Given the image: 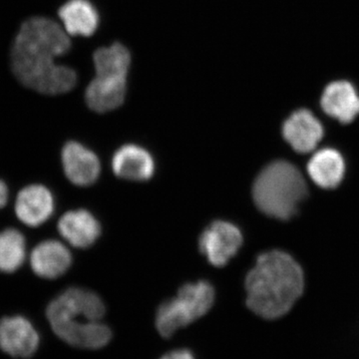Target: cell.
<instances>
[{"label":"cell","instance_id":"cell-1","mask_svg":"<svg viewBox=\"0 0 359 359\" xmlns=\"http://www.w3.org/2000/svg\"><path fill=\"white\" fill-rule=\"evenodd\" d=\"M69 35L46 18H33L21 25L11 48L14 75L27 88L58 95L74 88L75 71L58 65L55 59L70 50Z\"/></svg>","mask_w":359,"mask_h":359},{"label":"cell","instance_id":"cell-2","mask_svg":"<svg viewBox=\"0 0 359 359\" xmlns=\"http://www.w3.org/2000/svg\"><path fill=\"white\" fill-rule=\"evenodd\" d=\"M304 287V271L289 254L264 252L245 280L248 308L266 320H276L289 313Z\"/></svg>","mask_w":359,"mask_h":359},{"label":"cell","instance_id":"cell-3","mask_svg":"<svg viewBox=\"0 0 359 359\" xmlns=\"http://www.w3.org/2000/svg\"><path fill=\"white\" fill-rule=\"evenodd\" d=\"M105 304L91 290L70 287L50 302L47 320L59 339L80 348L98 349L112 339L109 327L102 323Z\"/></svg>","mask_w":359,"mask_h":359},{"label":"cell","instance_id":"cell-4","mask_svg":"<svg viewBox=\"0 0 359 359\" xmlns=\"http://www.w3.org/2000/svg\"><path fill=\"white\" fill-rule=\"evenodd\" d=\"M308 193L301 171L287 161H276L268 165L252 187L257 207L266 216L283 221L295 216Z\"/></svg>","mask_w":359,"mask_h":359},{"label":"cell","instance_id":"cell-5","mask_svg":"<svg viewBox=\"0 0 359 359\" xmlns=\"http://www.w3.org/2000/svg\"><path fill=\"white\" fill-rule=\"evenodd\" d=\"M96 76L87 87L85 99L90 109L105 113L124 102L131 56L126 47L115 43L94 53Z\"/></svg>","mask_w":359,"mask_h":359},{"label":"cell","instance_id":"cell-6","mask_svg":"<svg viewBox=\"0 0 359 359\" xmlns=\"http://www.w3.org/2000/svg\"><path fill=\"white\" fill-rule=\"evenodd\" d=\"M215 302V290L209 282L200 280L187 283L178 294L163 302L156 314V327L165 339L199 320L211 309Z\"/></svg>","mask_w":359,"mask_h":359},{"label":"cell","instance_id":"cell-7","mask_svg":"<svg viewBox=\"0 0 359 359\" xmlns=\"http://www.w3.org/2000/svg\"><path fill=\"white\" fill-rule=\"evenodd\" d=\"M243 235L240 229L229 222L217 221L210 224L201 235V252L210 264L224 266L237 255L242 247Z\"/></svg>","mask_w":359,"mask_h":359},{"label":"cell","instance_id":"cell-8","mask_svg":"<svg viewBox=\"0 0 359 359\" xmlns=\"http://www.w3.org/2000/svg\"><path fill=\"white\" fill-rule=\"evenodd\" d=\"M39 344V332L28 318L13 316L0 320V349L11 358H32Z\"/></svg>","mask_w":359,"mask_h":359},{"label":"cell","instance_id":"cell-9","mask_svg":"<svg viewBox=\"0 0 359 359\" xmlns=\"http://www.w3.org/2000/svg\"><path fill=\"white\" fill-rule=\"evenodd\" d=\"M321 110L341 124H351L359 115V93L353 82L339 79L328 82L320 99Z\"/></svg>","mask_w":359,"mask_h":359},{"label":"cell","instance_id":"cell-10","mask_svg":"<svg viewBox=\"0 0 359 359\" xmlns=\"http://www.w3.org/2000/svg\"><path fill=\"white\" fill-rule=\"evenodd\" d=\"M325 135L320 120L306 108L295 110L283 125L285 141L299 153H309L316 148Z\"/></svg>","mask_w":359,"mask_h":359},{"label":"cell","instance_id":"cell-11","mask_svg":"<svg viewBox=\"0 0 359 359\" xmlns=\"http://www.w3.org/2000/svg\"><path fill=\"white\" fill-rule=\"evenodd\" d=\"M61 161L65 176L74 185L90 186L99 178L100 161L82 144L74 141L66 143L61 152Z\"/></svg>","mask_w":359,"mask_h":359},{"label":"cell","instance_id":"cell-12","mask_svg":"<svg viewBox=\"0 0 359 359\" xmlns=\"http://www.w3.org/2000/svg\"><path fill=\"white\" fill-rule=\"evenodd\" d=\"M54 212V198L43 185L26 186L18 193L15 202V214L26 226H41L48 221Z\"/></svg>","mask_w":359,"mask_h":359},{"label":"cell","instance_id":"cell-13","mask_svg":"<svg viewBox=\"0 0 359 359\" xmlns=\"http://www.w3.org/2000/svg\"><path fill=\"white\" fill-rule=\"evenodd\" d=\"M71 264L72 256L70 250L62 243L55 240L39 243L30 256L33 273L45 280H55L65 275Z\"/></svg>","mask_w":359,"mask_h":359},{"label":"cell","instance_id":"cell-14","mask_svg":"<svg viewBox=\"0 0 359 359\" xmlns=\"http://www.w3.org/2000/svg\"><path fill=\"white\" fill-rule=\"evenodd\" d=\"M59 233L73 247L87 249L98 240L101 226L86 210L66 212L58 222Z\"/></svg>","mask_w":359,"mask_h":359},{"label":"cell","instance_id":"cell-15","mask_svg":"<svg viewBox=\"0 0 359 359\" xmlns=\"http://www.w3.org/2000/svg\"><path fill=\"white\" fill-rule=\"evenodd\" d=\"M112 168L119 178L147 181L154 175L155 163L145 149L137 145H125L113 156Z\"/></svg>","mask_w":359,"mask_h":359},{"label":"cell","instance_id":"cell-16","mask_svg":"<svg viewBox=\"0 0 359 359\" xmlns=\"http://www.w3.org/2000/svg\"><path fill=\"white\" fill-rule=\"evenodd\" d=\"M59 18L68 35L90 36L98 27L99 15L89 0H69L60 7Z\"/></svg>","mask_w":359,"mask_h":359},{"label":"cell","instance_id":"cell-17","mask_svg":"<svg viewBox=\"0 0 359 359\" xmlns=\"http://www.w3.org/2000/svg\"><path fill=\"white\" fill-rule=\"evenodd\" d=\"M308 172L316 185L323 189H334L344 179L346 163L339 151L325 148L309 160Z\"/></svg>","mask_w":359,"mask_h":359},{"label":"cell","instance_id":"cell-18","mask_svg":"<svg viewBox=\"0 0 359 359\" xmlns=\"http://www.w3.org/2000/svg\"><path fill=\"white\" fill-rule=\"evenodd\" d=\"M26 240L15 229L0 231V271L11 273L18 271L25 263Z\"/></svg>","mask_w":359,"mask_h":359},{"label":"cell","instance_id":"cell-19","mask_svg":"<svg viewBox=\"0 0 359 359\" xmlns=\"http://www.w3.org/2000/svg\"><path fill=\"white\" fill-rule=\"evenodd\" d=\"M161 359H196L193 353L188 349H177L171 353L165 354Z\"/></svg>","mask_w":359,"mask_h":359},{"label":"cell","instance_id":"cell-20","mask_svg":"<svg viewBox=\"0 0 359 359\" xmlns=\"http://www.w3.org/2000/svg\"><path fill=\"white\" fill-rule=\"evenodd\" d=\"M7 200H8V188L6 182L0 180V209L6 205Z\"/></svg>","mask_w":359,"mask_h":359}]
</instances>
